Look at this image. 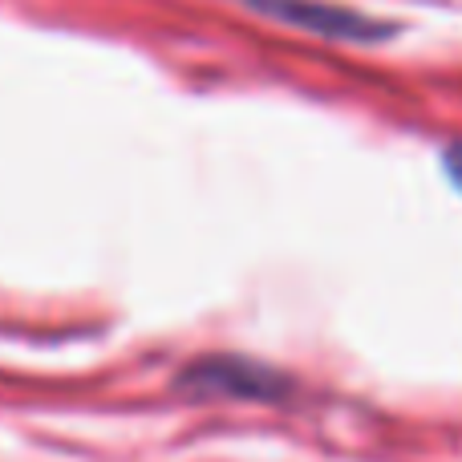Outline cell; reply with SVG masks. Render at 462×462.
<instances>
[{"instance_id":"6da1fadb","label":"cell","mask_w":462,"mask_h":462,"mask_svg":"<svg viewBox=\"0 0 462 462\" xmlns=\"http://www.w3.org/2000/svg\"><path fill=\"white\" fill-rule=\"evenodd\" d=\"M179 390L195 398H247V402H280L288 398V377L263 361L247 357H199L179 374Z\"/></svg>"},{"instance_id":"7a4b0ae2","label":"cell","mask_w":462,"mask_h":462,"mask_svg":"<svg viewBox=\"0 0 462 462\" xmlns=\"http://www.w3.org/2000/svg\"><path fill=\"white\" fill-rule=\"evenodd\" d=\"M236 5L252 8V13L268 16V21L288 24V29L317 32L325 41L369 45V41H382L390 32V24L374 21V16L353 13V8H337V5H320V0H236Z\"/></svg>"},{"instance_id":"3957f363","label":"cell","mask_w":462,"mask_h":462,"mask_svg":"<svg viewBox=\"0 0 462 462\" xmlns=\"http://www.w3.org/2000/svg\"><path fill=\"white\" fill-rule=\"evenodd\" d=\"M442 171H447V179L462 191V138H455V143L442 151Z\"/></svg>"}]
</instances>
